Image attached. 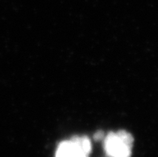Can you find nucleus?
Instances as JSON below:
<instances>
[{
    "label": "nucleus",
    "instance_id": "nucleus-1",
    "mask_svg": "<svg viewBox=\"0 0 158 157\" xmlns=\"http://www.w3.org/2000/svg\"><path fill=\"white\" fill-rule=\"evenodd\" d=\"M104 148L108 157H130L133 137L126 131L109 132L104 138Z\"/></svg>",
    "mask_w": 158,
    "mask_h": 157
},
{
    "label": "nucleus",
    "instance_id": "nucleus-2",
    "mask_svg": "<svg viewBox=\"0 0 158 157\" xmlns=\"http://www.w3.org/2000/svg\"><path fill=\"white\" fill-rule=\"evenodd\" d=\"M92 151V143L87 136H76L63 141L56 150V157H88Z\"/></svg>",
    "mask_w": 158,
    "mask_h": 157
},
{
    "label": "nucleus",
    "instance_id": "nucleus-3",
    "mask_svg": "<svg viewBox=\"0 0 158 157\" xmlns=\"http://www.w3.org/2000/svg\"><path fill=\"white\" fill-rule=\"evenodd\" d=\"M104 138V134L103 131H99L94 135V139L95 140H103Z\"/></svg>",
    "mask_w": 158,
    "mask_h": 157
}]
</instances>
